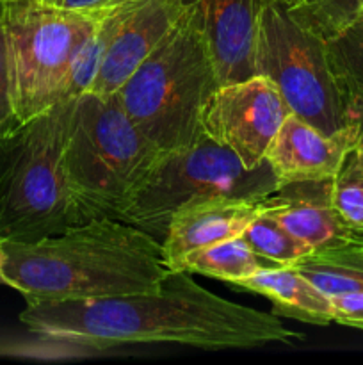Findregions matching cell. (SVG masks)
<instances>
[{
  "label": "cell",
  "instance_id": "cell-1",
  "mask_svg": "<svg viewBox=\"0 0 363 365\" xmlns=\"http://www.w3.org/2000/svg\"><path fill=\"white\" fill-rule=\"evenodd\" d=\"M20 321L46 344L93 351L159 342L216 351L294 342L301 337L274 314L214 294L196 284L187 271H171L157 291L31 302Z\"/></svg>",
  "mask_w": 363,
  "mask_h": 365
},
{
  "label": "cell",
  "instance_id": "cell-2",
  "mask_svg": "<svg viewBox=\"0 0 363 365\" xmlns=\"http://www.w3.org/2000/svg\"><path fill=\"white\" fill-rule=\"evenodd\" d=\"M171 269L162 241L116 217H93L38 241H0V277L25 302L157 291Z\"/></svg>",
  "mask_w": 363,
  "mask_h": 365
},
{
  "label": "cell",
  "instance_id": "cell-3",
  "mask_svg": "<svg viewBox=\"0 0 363 365\" xmlns=\"http://www.w3.org/2000/svg\"><path fill=\"white\" fill-rule=\"evenodd\" d=\"M73 98L0 130V241H38L89 221L68 182Z\"/></svg>",
  "mask_w": 363,
  "mask_h": 365
},
{
  "label": "cell",
  "instance_id": "cell-4",
  "mask_svg": "<svg viewBox=\"0 0 363 365\" xmlns=\"http://www.w3.org/2000/svg\"><path fill=\"white\" fill-rule=\"evenodd\" d=\"M166 153L132 121L116 95L73 98L64 170L89 220H123Z\"/></svg>",
  "mask_w": 363,
  "mask_h": 365
},
{
  "label": "cell",
  "instance_id": "cell-5",
  "mask_svg": "<svg viewBox=\"0 0 363 365\" xmlns=\"http://www.w3.org/2000/svg\"><path fill=\"white\" fill-rule=\"evenodd\" d=\"M219 86L209 48L185 9L173 31L117 89L135 125L164 152L191 146L201 130L206 100Z\"/></svg>",
  "mask_w": 363,
  "mask_h": 365
},
{
  "label": "cell",
  "instance_id": "cell-6",
  "mask_svg": "<svg viewBox=\"0 0 363 365\" xmlns=\"http://www.w3.org/2000/svg\"><path fill=\"white\" fill-rule=\"evenodd\" d=\"M100 14L38 0H0L13 116L27 121L68 100V75L78 46Z\"/></svg>",
  "mask_w": 363,
  "mask_h": 365
},
{
  "label": "cell",
  "instance_id": "cell-7",
  "mask_svg": "<svg viewBox=\"0 0 363 365\" xmlns=\"http://www.w3.org/2000/svg\"><path fill=\"white\" fill-rule=\"evenodd\" d=\"M255 71L276 86L292 114L324 134L351 127L349 96L331 66L326 41L278 0L262 4Z\"/></svg>",
  "mask_w": 363,
  "mask_h": 365
},
{
  "label": "cell",
  "instance_id": "cell-8",
  "mask_svg": "<svg viewBox=\"0 0 363 365\" xmlns=\"http://www.w3.org/2000/svg\"><path fill=\"white\" fill-rule=\"evenodd\" d=\"M278 189L267 160L248 170L235 153L201 134L191 146L164 155L123 221L164 239L171 216L182 207L216 196H267Z\"/></svg>",
  "mask_w": 363,
  "mask_h": 365
},
{
  "label": "cell",
  "instance_id": "cell-9",
  "mask_svg": "<svg viewBox=\"0 0 363 365\" xmlns=\"http://www.w3.org/2000/svg\"><path fill=\"white\" fill-rule=\"evenodd\" d=\"M290 113L276 86L263 75L217 86L201 113V130L253 170Z\"/></svg>",
  "mask_w": 363,
  "mask_h": 365
},
{
  "label": "cell",
  "instance_id": "cell-10",
  "mask_svg": "<svg viewBox=\"0 0 363 365\" xmlns=\"http://www.w3.org/2000/svg\"><path fill=\"white\" fill-rule=\"evenodd\" d=\"M184 13V0L125 2L105 59L88 93L102 98L116 95L142 61L173 31Z\"/></svg>",
  "mask_w": 363,
  "mask_h": 365
},
{
  "label": "cell",
  "instance_id": "cell-11",
  "mask_svg": "<svg viewBox=\"0 0 363 365\" xmlns=\"http://www.w3.org/2000/svg\"><path fill=\"white\" fill-rule=\"evenodd\" d=\"M209 48L219 86L256 75L255 50L263 0H184Z\"/></svg>",
  "mask_w": 363,
  "mask_h": 365
},
{
  "label": "cell",
  "instance_id": "cell-12",
  "mask_svg": "<svg viewBox=\"0 0 363 365\" xmlns=\"http://www.w3.org/2000/svg\"><path fill=\"white\" fill-rule=\"evenodd\" d=\"M274 192L267 196H216L178 209L162 239L167 267L178 271L189 253L244 234L248 225L273 205Z\"/></svg>",
  "mask_w": 363,
  "mask_h": 365
},
{
  "label": "cell",
  "instance_id": "cell-13",
  "mask_svg": "<svg viewBox=\"0 0 363 365\" xmlns=\"http://www.w3.org/2000/svg\"><path fill=\"white\" fill-rule=\"evenodd\" d=\"M356 143L352 127L324 134L295 114H288L267 148L265 160L280 187L298 182L333 180Z\"/></svg>",
  "mask_w": 363,
  "mask_h": 365
},
{
  "label": "cell",
  "instance_id": "cell-14",
  "mask_svg": "<svg viewBox=\"0 0 363 365\" xmlns=\"http://www.w3.org/2000/svg\"><path fill=\"white\" fill-rule=\"evenodd\" d=\"M333 180L298 182L276 191L270 212L312 250L333 248L363 239L347 227L331 200Z\"/></svg>",
  "mask_w": 363,
  "mask_h": 365
},
{
  "label": "cell",
  "instance_id": "cell-15",
  "mask_svg": "<svg viewBox=\"0 0 363 365\" xmlns=\"http://www.w3.org/2000/svg\"><path fill=\"white\" fill-rule=\"evenodd\" d=\"M235 287L263 296L273 303V314L302 323L327 327L335 323L333 303L308 278L294 267L260 269L238 282Z\"/></svg>",
  "mask_w": 363,
  "mask_h": 365
},
{
  "label": "cell",
  "instance_id": "cell-16",
  "mask_svg": "<svg viewBox=\"0 0 363 365\" xmlns=\"http://www.w3.org/2000/svg\"><path fill=\"white\" fill-rule=\"evenodd\" d=\"M292 267L330 298L363 292V239L313 250Z\"/></svg>",
  "mask_w": 363,
  "mask_h": 365
},
{
  "label": "cell",
  "instance_id": "cell-17",
  "mask_svg": "<svg viewBox=\"0 0 363 365\" xmlns=\"http://www.w3.org/2000/svg\"><path fill=\"white\" fill-rule=\"evenodd\" d=\"M273 267L278 266L253 252L248 241L238 235V237L226 239V241L216 242V245L189 253L182 260L178 271H187L189 274H205V277L237 285L238 282L251 277L256 271L273 269Z\"/></svg>",
  "mask_w": 363,
  "mask_h": 365
},
{
  "label": "cell",
  "instance_id": "cell-18",
  "mask_svg": "<svg viewBox=\"0 0 363 365\" xmlns=\"http://www.w3.org/2000/svg\"><path fill=\"white\" fill-rule=\"evenodd\" d=\"M276 195V192H274ZM270 209V207H269ZM269 209L255 217L248 228L244 230L242 237L248 241L253 252L258 253L265 260L273 262L278 267H292L298 264L302 257L312 253L306 242L295 237L287 230L280 221L274 217Z\"/></svg>",
  "mask_w": 363,
  "mask_h": 365
},
{
  "label": "cell",
  "instance_id": "cell-19",
  "mask_svg": "<svg viewBox=\"0 0 363 365\" xmlns=\"http://www.w3.org/2000/svg\"><path fill=\"white\" fill-rule=\"evenodd\" d=\"M287 9L299 24L327 41L363 18V0H299Z\"/></svg>",
  "mask_w": 363,
  "mask_h": 365
},
{
  "label": "cell",
  "instance_id": "cell-20",
  "mask_svg": "<svg viewBox=\"0 0 363 365\" xmlns=\"http://www.w3.org/2000/svg\"><path fill=\"white\" fill-rule=\"evenodd\" d=\"M331 66L349 100L363 95V18L327 39Z\"/></svg>",
  "mask_w": 363,
  "mask_h": 365
},
{
  "label": "cell",
  "instance_id": "cell-21",
  "mask_svg": "<svg viewBox=\"0 0 363 365\" xmlns=\"http://www.w3.org/2000/svg\"><path fill=\"white\" fill-rule=\"evenodd\" d=\"M331 200L347 227L363 235V157L356 148L335 175Z\"/></svg>",
  "mask_w": 363,
  "mask_h": 365
},
{
  "label": "cell",
  "instance_id": "cell-22",
  "mask_svg": "<svg viewBox=\"0 0 363 365\" xmlns=\"http://www.w3.org/2000/svg\"><path fill=\"white\" fill-rule=\"evenodd\" d=\"M335 323L363 330V292L331 298Z\"/></svg>",
  "mask_w": 363,
  "mask_h": 365
},
{
  "label": "cell",
  "instance_id": "cell-23",
  "mask_svg": "<svg viewBox=\"0 0 363 365\" xmlns=\"http://www.w3.org/2000/svg\"><path fill=\"white\" fill-rule=\"evenodd\" d=\"M16 123L13 116L9 96V75H7V59H6V41H4L2 24H0V130Z\"/></svg>",
  "mask_w": 363,
  "mask_h": 365
},
{
  "label": "cell",
  "instance_id": "cell-24",
  "mask_svg": "<svg viewBox=\"0 0 363 365\" xmlns=\"http://www.w3.org/2000/svg\"><path fill=\"white\" fill-rule=\"evenodd\" d=\"M125 2H128V0H60L57 6L88 14H102Z\"/></svg>",
  "mask_w": 363,
  "mask_h": 365
},
{
  "label": "cell",
  "instance_id": "cell-25",
  "mask_svg": "<svg viewBox=\"0 0 363 365\" xmlns=\"http://www.w3.org/2000/svg\"><path fill=\"white\" fill-rule=\"evenodd\" d=\"M349 125L354 128L358 143L363 141V95H356L349 100Z\"/></svg>",
  "mask_w": 363,
  "mask_h": 365
},
{
  "label": "cell",
  "instance_id": "cell-26",
  "mask_svg": "<svg viewBox=\"0 0 363 365\" xmlns=\"http://www.w3.org/2000/svg\"><path fill=\"white\" fill-rule=\"evenodd\" d=\"M38 2H43V4H52V6H57V4H59L60 0H38Z\"/></svg>",
  "mask_w": 363,
  "mask_h": 365
},
{
  "label": "cell",
  "instance_id": "cell-27",
  "mask_svg": "<svg viewBox=\"0 0 363 365\" xmlns=\"http://www.w3.org/2000/svg\"><path fill=\"white\" fill-rule=\"evenodd\" d=\"M278 2H281V4H285V6H292V4H295V2H299V0H278Z\"/></svg>",
  "mask_w": 363,
  "mask_h": 365
},
{
  "label": "cell",
  "instance_id": "cell-28",
  "mask_svg": "<svg viewBox=\"0 0 363 365\" xmlns=\"http://www.w3.org/2000/svg\"><path fill=\"white\" fill-rule=\"evenodd\" d=\"M356 150H358V153H359V155L363 157V141H359L358 145H356Z\"/></svg>",
  "mask_w": 363,
  "mask_h": 365
},
{
  "label": "cell",
  "instance_id": "cell-29",
  "mask_svg": "<svg viewBox=\"0 0 363 365\" xmlns=\"http://www.w3.org/2000/svg\"><path fill=\"white\" fill-rule=\"evenodd\" d=\"M0 284H4V282H2V277H0Z\"/></svg>",
  "mask_w": 363,
  "mask_h": 365
}]
</instances>
